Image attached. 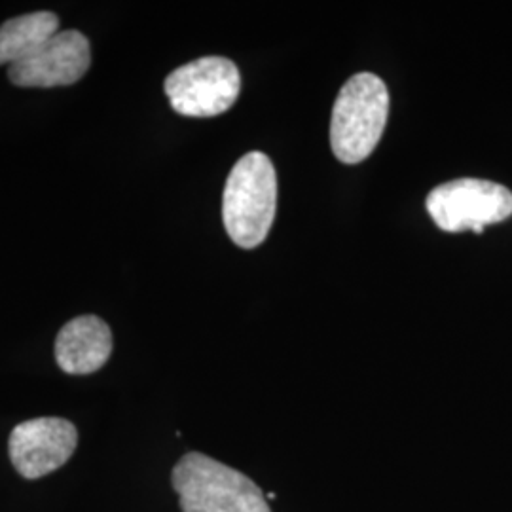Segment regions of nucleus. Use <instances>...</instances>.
<instances>
[{"instance_id": "obj_1", "label": "nucleus", "mask_w": 512, "mask_h": 512, "mask_svg": "<svg viewBox=\"0 0 512 512\" xmlns=\"http://www.w3.org/2000/svg\"><path fill=\"white\" fill-rule=\"evenodd\" d=\"M275 211L277 177L274 164L262 152H249L239 158L224 186V228L238 247L255 249L268 238Z\"/></svg>"}, {"instance_id": "obj_2", "label": "nucleus", "mask_w": 512, "mask_h": 512, "mask_svg": "<svg viewBox=\"0 0 512 512\" xmlns=\"http://www.w3.org/2000/svg\"><path fill=\"white\" fill-rule=\"evenodd\" d=\"M171 486L183 512H272L249 476L200 452L179 459Z\"/></svg>"}, {"instance_id": "obj_3", "label": "nucleus", "mask_w": 512, "mask_h": 512, "mask_svg": "<svg viewBox=\"0 0 512 512\" xmlns=\"http://www.w3.org/2000/svg\"><path fill=\"white\" fill-rule=\"evenodd\" d=\"M389 92L372 73L351 76L338 93L330 120V147L344 164H361L384 135Z\"/></svg>"}, {"instance_id": "obj_4", "label": "nucleus", "mask_w": 512, "mask_h": 512, "mask_svg": "<svg viewBox=\"0 0 512 512\" xmlns=\"http://www.w3.org/2000/svg\"><path fill=\"white\" fill-rule=\"evenodd\" d=\"M173 110L188 118H213L234 107L241 92L238 65L220 55L200 57L165 78Z\"/></svg>"}, {"instance_id": "obj_5", "label": "nucleus", "mask_w": 512, "mask_h": 512, "mask_svg": "<svg viewBox=\"0 0 512 512\" xmlns=\"http://www.w3.org/2000/svg\"><path fill=\"white\" fill-rule=\"evenodd\" d=\"M425 207L444 232H484L512 215V192L503 184L484 179H456L440 184L427 196Z\"/></svg>"}, {"instance_id": "obj_6", "label": "nucleus", "mask_w": 512, "mask_h": 512, "mask_svg": "<svg viewBox=\"0 0 512 512\" xmlns=\"http://www.w3.org/2000/svg\"><path fill=\"white\" fill-rule=\"evenodd\" d=\"M78 431L65 418H35L14 427L8 440L10 461L19 475L37 480L73 458Z\"/></svg>"}, {"instance_id": "obj_7", "label": "nucleus", "mask_w": 512, "mask_h": 512, "mask_svg": "<svg viewBox=\"0 0 512 512\" xmlns=\"http://www.w3.org/2000/svg\"><path fill=\"white\" fill-rule=\"evenodd\" d=\"M92 65L90 40L80 31H59L37 52L8 69V78L19 88L71 86Z\"/></svg>"}, {"instance_id": "obj_8", "label": "nucleus", "mask_w": 512, "mask_h": 512, "mask_svg": "<svg viewBox=\"0 0 512 512\" xmlns=\"http://www.w3.org/2000/svg\"><path fill=\"white\" fill-rule=\"evenodd\" d=\"M112 353V332L97 315H80L59 330L55 361L65 374L86 376L107 365Z\"/></svg>"}, {"instance_id": "obj_9", "label": "nucleus", "mask_w": 512, "mask_h": 512, "mask_svg": "<svg viewBox=\"0 0 512 512\" xmlns=\"http://www.w3.org/2000/svg\"><path fill=\"white\" fill-rule=\"evenodd\" d=\"M55 33H59V18L54 12H33L8 19L0 27V65H16L35 54Z\"/></svg>"}]
</instances>
